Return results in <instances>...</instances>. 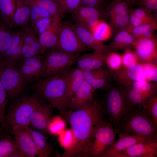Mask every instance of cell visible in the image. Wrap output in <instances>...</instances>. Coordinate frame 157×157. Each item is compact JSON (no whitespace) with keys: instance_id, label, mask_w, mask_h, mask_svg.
Returning a JSON list of instances; mask_svg holds the SVG:
<instances>
[{"instance_id":"obj_1","label":"cell","mask_w":157,"mask_h":157,"mask_svg":"<svg viewBox=\"0 0 157 157\" xmlns=\"http://www.w3.org/2000/svg\"><path fill=\"white\" fill-rule=\"evenodd\" d=\"M101 105L97 101L81 108L69 110L64 117L71 126V140L60 157H86L94 130L104 119Z\"/></svg>"},{"instance_id":"obj_2","label":"cell","mask_w":157,"mask_h":157,"mask_svg":"<svg viewBox=\"0 0 157 157\" xmlns=\"http://www.w3.org/2000/svg\"><path fill=\"white\" fill-rule=\"evenodd\" d=\"M38 94L45 99L53 108L64 117L69 102V90L64 72L41 79L33 86Z\"/></svg>"},{"instance_id":"obj_3","label":"cell","mask_w":157,"mask_h":157,"mask_svg":"<svg viewBox=\"0 0 157 157\" xmlns=\"http://www.w3.org/2000/svg\"><path fill=\"white\" fill-rule=\"evenodd\" d=\"M118 132L157 139V125L142 107L133 106L122 119Z\"/></svg>"},{"instance_id":"obj_4","label":"cell","mask_w":157,"mask_h":157,"mask_svg":"<svg viewBox=\"0 0 157 157\" xmlns=\"http://www.w3.org/2000/svg\"><path fill=\"white\" fill-rule=\"evenodd\" d=\"M106 92L101 105L104 114L113 127L117 128L123 118L132 109L131 104L124 88L110 85Z\"/></svg>"},{"instance_id":"obj_5","label":"cell","mask_w":157,"mask_h":157,"mask_svg":"<svg viewBox=\"0 0 157 157\" xmlns=\"http://www.w3.org/2000/svg\"><path fill=\"white\" fill-rule=\"evenodd\" d=\"M41 101L37 93L21 98L5 115V124L12 129L19 126L29 127L32 114Z\"/></svg>"},{"instance_id":"obj_6","label":"cell","mask_w":157,"mask_h":157,"mask_svg":"<svg viewBox=\"0 0 157 157\" xmlns=\"http://www.w3.org/2000/svg\"><path fill=\"white\" fill-rule=\"evenodd\" d=\"M118 132L108 121L100 122L94 130L86 157H99L115 142Z\"/></svg>"},{"instance_id":"obj_7","label":"cell","mask_w":157,"mask_h":157,"mask_svg":"<svg viewBox=\"0 0 157 157\" xmlns=\"http://www.w3.org/2000/svg\"><path fill=\"white\" fill-rule=\"evenodd\" d=\"M44 54L43 78L57 75L68 69L79 56L58 49L49 51Z\"/></svg>"},{"instance_id":"obj_8","label":"cell","mask_w":157,"mask_h":157,"mask_svg":"<svg viewBox=\"0 0 157 157\" xmlns=\"http://www.w3.org/2000/svg\"><path fill=\"white\" fill-rule=\"evenodd\" d=\"M0 80L10 100L21 94L28 83L15 67L2 62H0Z\"/></svg>"},{"instance_id":"obj_9","label":"cell","mask_w":157,"mask_h":157,"mask_svg":"<svg viewBox=\"0 0 157 157\" xmlns=\"http://www.w3.org/2000/svg\"><path fill=\"white\" fill-rule=\"evenodd\" d=\"M58 50L75 55L89 50L79 40L73 26L67 22H61L58 33Z\"/></svg>"},{"instance_id":"obj_10","label":"cell","mask_w":157,"mask_h":157,"mask_svg":"<svg viewBox=\"0 0 157 157\" xmlns=\"http://www.w3.org/2000/svg\"><path fill=\"white\" fill-rule=\"evenodd\" d=\"M28 83L43 78V57L38 55L22 59L15 67Z\"/></svg>"},{"instance_id":"obj_11","label":"cell","mask_w":157,"mask_h":157,"mask_svg":"<svg viewBox=\"0 0 157 157\" xmlns=\"http://www.w3.org/2000/svg\"><path fill=\"white\" fill-rule=\"evenodd\" d=\"M118 139L99 157H116L123 152L137 143L157 141V139L144 137L133 134L118 132Z\"/></svg>"},{"instance_id":"obj_12","label":"cell","mask_w":157,"mask_h":157,"mask_svg":"<svg viewBox=\"0 0 157 157\" xmlns=\"http://www.w3.org/2000/svg\"><path fill=\"white\" fill-rule=\"evenodd\" d=\"M24 28L13 27L10 44L3 54L1 62L16 67L22 60Z\"/></svg>"},{"instance_id":"obj_13","label":"cell","mask_w":157,"mask_h":157,"mask_svg":"<svg viewBox=\"0 0 157 157\" xmlns=\"http://www.w3.org/2000/svg\"><path fill=\"white\" fill-rule=\"evenodd\" d=\"M113 76L117 84L123 87L131 86L136 81H147L145 73L140 62L127 67H122L113 72Z\"/></svg>"},{"instance_id":"obj_14","label":"cell","mask_w":157,"mask_h":157,"mask_svg":"<svg viewBox=\"0 0 157 157\" xmlns=\"http://www.w3.org/2000/svg\"><path fill=\"white\" fill-rule=\"evenodd\" d=\"M71 14L75 23L85 26L89 29L102 20L106 15L105 11L83 5Z\"/></svg>"},{"instance_id":"obj_15","label":"cell","mask_w":157,"mask_h":157,"mask_svg":"<svg viewBox=\"0 0 157 157\" xmlns=\"http://www.w3.org/2000/svg\"><path fill=\"white\" fill-rule=\"evenodd\" d=\"M140 61L157 62V40L154 35L149 38H135L133 46Z\"/></svg>"},{"instance_id":"obj_16","label":"cell","mask_w":157,"mask_h":157,"mask_svg":"<svg viewBox=\"0 0 157 157\" xmlns=\"http://www.w3.org/2000/svg\"><path fill=\"white\" fill-rule=\"evenodd\" d=\"M37 34L36 31L29 24L25 28L22 59L44 54Z\"/></svg>"},{"instance_id":"obj_17","label":"cell","mask_w":157,"mask_h":157,"mask_svg":"<svg viewBox=\"0 0 157 157\" xmlns=\"http://www.w3.org/2000/svg\"><path fill=\"white\" fill-rule=\"evenodd\" d=\"M52 108L49 104H44L41 101L32 114L30 125L40 132L49 133Z\"/></svg>"},{"instance_id":"obj_18","label":"cell","mask_w":157,"mask_h":157,"mask_svg":"<svg viewBox=\"0 0 157 157\" xmlns=\"http://www.w3.org/2000/svg\"><path fill=\"white\" fill-rule=\"evenodd\" d=\"M73 28L82 43L89 49L108 53L110 51L106 46L95 38L89 28L84 25L75 23Z\"/></svg>"},{"instance_id":"obj_19","label":"cell","mask_w":157,"mask_h":157,"mask_svg":"<svg viewBox=\"0 0 157 157\" xmlns=\"http://www.w3.org/2000/svg\"><path fill=\"white\" fill-rule=\"evenodd\" d=\"M95 90L84 80L70 101L68 108L69 110L81 108L91 103L94 100Z\"/></svg>"},{"instance_id":"obj_20","label":"cell","mask_w":157,"mask_h":157,"mask_svg":"<svg viewBox=\"0 0 157 157\" xmlns=\"http://www.w3.org/2000/svg\"><path fill=\"white\" fill-rule=\"evenodd\" d=\"M61 22V20H53L48 27L39 35L38 40L44 54L47 51L57 49Z\"/></svg>"},{"instance_id":"obj_21","label":"cell","mask_w":157,"mask_h":157,"mask_svg":"<svg viewBox=\"0 0 157 157\" xmlns=\"http://www.w3.org/2000/svg\"><path fill=\"white\" fill-rule=\"evenodd\" d=\"M157 141L140 142L117 154L116 157H156Z\"/></svg>"},{"instance_id":"obj_22","label":"cell","mask_w":157,"mask_h":157,"mask_svg":"<svg viewBox=\"0 0 157 157\" xmlns=\"http://www.w3.org/2000/svg\"><path fill=\"white\" fill-rule=\"evenodd\" d=\"M108 53L94 51L79 56L76 62L77 67L83 71L93 70L104 67Z\"/></svg>"},{"instance_id":"obj_23","label":"cell","mask_w":157,"mask_h":157,"mask_svg":"<svg viewBox=\"0 0 157 157\" xmlns=\"http://www.w3.org/2000/svg\"><path fill=\"white\" fill-rule=\"evenodd\" d=\"M12 130L17 148L24 157H34L37 156L36 147L30 135L24 131L15 129Z\"/></svg>"},{"instance_id":"obj_24","label":"cell","mask_w":157,"mask_h":157,"mask_svg":"<svg viewBox=\"0 0 157 157\" xmlns=\"http://www.w3.org/2000/svg\"><path fill=\"white\" fill-rule=\"evenodd\" d=\"M12 129L24 131L30 135L36 147L38 157H48L51 156L52 153L51 147L47 143L45 136L41 133L33 130L29 127L19 126Z\"/></svg>"},{"instance_id":"obj_25","label":"cell","mask_w":157,"mask_h":157,"mask_svg":"<svg viewBox=\"0 0 157 157\" xmlns=\"http://www.w3.org/2000/svg\"><path fill=\"white\" fill-rule=\"evenodd\" d=\"M16 3L12 28H24L29 24L31 6L26 0H16Z\"/></svg>"},{"instance_id":"obj_26","label":"cell","mask_w":157,"mask_h":157,"mask_svg":"<svg viewBox=\"0 0 157 157\" xmlns=\"http://www.w3.org/2000/svg\"><path fill=\"white\" fill-rule=\"evenodd\" d=\"M135 38L126 29L117 31L113 40L108 46L110 51H116L133 46Z\"/></svg>"},{"instance_id":"obj_27","label":"cell","mask_w":157,"mask_h":157,"mask_svg":"<svg viewBox=\"0 0 157 157\" xmlns=\"http://www.w3.org/2000/svg\"><path fill=\"white\" fill-rule=\"evenodd\" d=\"M64 73L67 82L70 101L85 80L83 72L77 67L70 68L64 72Z\"/></svg>"},{"instance_id":"obj_28","label":"cell","mask_w":157,"mask_h":157,"mask_svg":"<svg viewBox=\"0 0 157 157\" xmlns=\"http://www.w3.org/2000/svg\"><path fill=\"white\" fill-rule=\"evenodd\" d=\"M83 71L85 80L90 84L103 83L111 80L113 76V72L104 67Z\"/></svg>"},{"instance_id":"obj_29","label":"cell","mask_w":157,"mask_h":157,"mask_svg":"<svg viewBox=\"0 0 157 157\" xmlns=\"http://www.w3.org/2000/svg\"><path fill=\"white\" fill-rule=\"evenodd\" d=\"M29 3L34 5L47 11L53 20H61L63 15L54 0H26Z\"/></svg>"},{"instance_id":"obj_30","label":"cell","mask_w":157,"mask_h":157,"mask_svg":"<svg viewBox=\"0 0 157 157\" xmlns=\"http://www.w3.org/2000/svg\"><path fill=\"white\" fill-rule=\"evenodd\" d=\"M12 29V28L0 16V62L10 44Z\"/></svg>"},{"instance_id":"obj_31","label":"cell","mask_w":157,"mask_h":157,"mask_svg":"<svg viewBox=\"0 0 157 157\" xmlns=\"http://www.w3.org/2000/svg\"><path fill=\"white\" fill-rule=\"evenodd\" d=\"M90 31L95 38L101 42L111 38L113 33L111 26L102 20H100Z\"/></svg>"},{"instance_id":"obj_32","label":"cell","mask_w":157,"mask_h":157,"mask_svg":"<svg viewBox=\"0 0 157 157\" xmlns=\"http://www.w3.org/2000/svg\"><path fill=\"white\" fill-rule=\"evenodd\" d=\"M16 7V0H0V16L12 28Z\"/></svg>"},{"instance_id":"obj_33","label":"cell","mask_w":157,"mask_h":157,"mask_svg":"<svg viewBox=\"0 0 157 157\" xmlns=\"http://www.w3.org/2000/svg\"><path fill=\"white\" fill-rule=\"evenodd\" d=\"M123 88L133 106L141 107L147 99L151 96L155 94L141 92L135 89L131 86Z\"/></svg>"},{"instance_id":"obj_34","label":"cell","mask_w":157,"mask_h":157,"mask_svg":"<svg viewBox=\"0 0 157 157\" xmlns=\"http://www.w3.org/2000/svg\"><path fill=\"white\" fill-rule=\"evenodd\" d=\"M157 27L149 24L132 27L131 25L126 29L131 32L135 38H149L153 37L154 31Z\"/></svg>"},{"instance_id":"obj_35","label":"cell","mask_w":157,"mask_h":157,"mask_svg":"<svg viewBox=\"0 0 157 157\" xmlns=\"http://www.w3.org/2000/svg\"><path fill=\"white\" fill-rule=\"evenodd\" d=\"M129 7L124 0H114L108 6L106 13H108L109 16L128 15L131 10Z\"/></svg>"},{"instance_id":"obj_36","label":"cell","mask_w":157,"mask_h":157,"mask_svg":"<svg viewBox=\"0 0 157 157\" xmlns=\"http://www.w3.org/2000/svg\"><path fill=\"white\" fill-rule=\"evenodd\" d=\"M17 152L20 153L14 140L6 138L0 141V157H11L12 154Z\"/></svg>"},{"instance_id":"obj_37","label":"cell","mask_w":157,"mask_h":157,"mask_svg":"<svg viewBox=\"0 0 157 157\" xmlns=\"http://www.w3.org/2000/svg\"><path fill=\"white\" fill-rule=\"evenodd\" d=\"M63 15L72 13L83 5L81 0H54Z\"/></svg>"},{"instance_id":"obj_38","label":"cell","mask_w":157,"mask_h":157,"mask_svg":"<svg viewBox=\"0 0 157 157\" xmlns=\"http://www.w3.org/2000/svg\"><path fill=\"white\" fill-rule=\"evenodd\" d=\"M105 63L113 72L118 71L122 67V55L115 51H110L107 54Z\"/></svg>"},{"instance_id":"obj_39","label":"cell","mask_w":157,"mask_h":157,"mask_svg":"<svg viewBox=\"0 0 157 157\" xmlns=\"http://www.w3.org/2000/svg\"><path fill=\"white\" fill-rule=\"evenodd\" d=\"M152 117L157 125V95L156 93L149 97L141 106Z\"/></svg>"},{"instance_id":"obj_40","label":"cell","mask_w":157,"mask_h":157,"mask_svg":"<svg viewBox=\"0 0 157 157\" xmlns=\"http://www.w3.org/2000/svg\"><path fill=\"white\" fill-rule=\"evenodd\" d=\"M113 29L117 31L127 29L130 25L129 14L123 15H115L110 16Z\"/></svg>"},{"instance_id":"obj_41","label":"cell","mask_w":157,"mask_h":157,"mask_svg":"<svg viewBox=\"0 0 157 157\" xmlns=\"http://www.w3.org/2000/svg\"><path fill=\"white\" fill-rule=\"evenodd\" d=\"M145 73L147 81H157V63L153 62H140Z\"/></svg>"},{"instance_id":"obj_42","label":"cell","mask_w":157,"mask_h":157,"mask_svg":"<svg viewBox=\"0 0 157 157\" xmlns=\"http://www.w3.org/2000/svg\"><path fill=\"white\" fill-rule=\"evenodd\" d=\"M131 11L137 17L141 18L147 23L157 27L156 20L151 13V11L147 9L140 7Z\"/></svg>"},{"instance_id":"obj_43","label":"cell","mask_w":157,"mask_h":157,"mask_svg":"<svg viewBox=\"0 0 157 157\" xmlns=\"http://www.w3.org/2000/svg\"><path fill=\"white\" fill-rule=\"evenodd\" d=\"M131 86L141 92L154 94L156 93L157 83L146 81H138L133 83Z\"/></svg>"},{"instance_id":"obj_44","label":"cell","mask_w":157,"mask_h":157,"mask_svg":"<svg viewBox=\"0 0 157 157\" xmlns=\"http://www.w3.org/2000/svg\"><path fill=\"white\" fill-rule=\"evenodd\" d=\"M122 67H127L131 65L139 62L138 57L135 51L129 48L125 49L122 54Z\"/></svg>"},{"instance_id":"obj_45","label":"cell","mask_w":157,"mask_h":157,"mask_svg":"<svg viewBox=\"0 0 157 157\" xmlns=\"http://www.w3.org/2000/svg\"><path fill=\"white\" fill-rule=\"evenodd\" d=\"M7 98L5 90L0 80V122L2 128L5 124V108Z\"/></svg>"},{"instance_id":"obj_46","label":"cell","mask_w":157,"mask_h":157,"mask_svg":"<svg viewBox=\"0 0 157 157\" xmlns=\"http://www.w3.org/2000/svg\"><path fill=\"white\" fill-rule=\"evenodd\" d=\"M83 5L105 11V0H81Z\"/></svg>"},{"instance_id":"obj_47","label":"cell","mask_w":157,"mask_h":157,"mask_svg":"<svg viewBox=\"0 0 157 157\" xmlns=\"http://www.w3.org/2000/svg\"><path fill=\"white\" fill-rule=\"evenodd\" d=\"M140 7L147 9L151 11L156 10L157 0H137Z\"/></svg>"},{"instance_id":"obj_48","label":"cell","mask_w":157,"mask_h":157,"mask_svg":"<svg viewBox=\"0 0 157 157\" xmlns=\"http://www.w3.org/2000/svg\"><path fill=\"white\" fill-rule=\"evenodd\" d=\"M129 17L130 24L132 27L148 24L142 19L135 15L130 10L129 13Z\"/></svg>"},{"instance_id":"obj_49","label":"cell","mask_w":157,"mask_h":157,"mask_svg":"<svg viewBox=\"0 0 157 157\" xmlns=\"http://www.w3.org/2000/svg\"><path fill=\"white\" fill-rule=\"evenodd\" d=\"M125 0L130 6L132 5L137 0Z\"/></svg>"},{"instance_id":"obj_50","label":"cell","mask_w":157,"mask_h":157,"mask_svg":"<svg viewBox=\"0 0 157 157\" xmlns=\"http://www.w3.org/2000/svg\"><path fill=\"white\" fill-rule=\"evenodd\" d=\"M0 125H1V123H0Z\"/></svg>"}]
</instances>
